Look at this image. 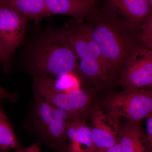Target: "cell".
Here are the masks:
<instances>
[{
  "mask_svg": "<svg viewBox=\"0 0 152 152\" xmlns=\"http://www.w3.org/2000/svg\"><path fill=\"white\" fill-rule=\"evenodd\" d=\"M28 20L0 0V38L12 51L21 43Z\"/></svg>",
  "mask_w": 152,
  "mask_h": 152,
  "instance_id": "cell-8",
  "label": "cell"
},
{
  "mask_svg": "<svg viewBox=\"0 0 152 152\" xmlns=\"http://www.w3.org/2000/svg\"><path fill=\"white\" fill-rule=\"evenodd\" d=\"M67 152H74L72 151H71L70 150H68Z\"/></svg>",
  "mask_w": 152,
  "mask_h": 152,
  "instance_id": "cell-24",
  "label": "cell"
},
{
  "mask_svg": "<svg viewBox=\"0 0 152 152\" xmlns=\"http://www.w3.org/2000/svg\"><path fill=\"white\" fill-rule=\"evenodd\" d=\"M85 19L93 39L115 78L133 51L140 45L137 31L98 1Z\"/></svg>",
  "mask_w": 152,
  "mask_h": 152,
  "instance_id": "cell-1",
  "label": "cell"
},
{
  "mask_svg": "<svg viewBox=\"0 0 152 152\" xmlns=\"http://www.w3.org/2000/svg\"></svg>",
  "mask_w": 152,
  "mask_h": 152,
  "instance_id": "cell-26",
  "label": "cell"
},
{
  "mask_svg": "<svg viewBox=\"0 0 152 152\" xmlns=\"http://www.w3.org/2000/svg\"><path fill=\"white\" fill-rule=\"evenodd\" d=\"M62 31L80 61L79 71L83 78L97 86L105 82L110 74L113 75L84 19H72Z\"/></svg>",
  "mask_w": 152,
  "mask_h": 152,
  "instance_id": "cell-2",
  "label": "cell"
},
{
  "mask_svg": "<svg viewBox=\"0 0 152 152\" xmlns=\"http://www.w3.org/2000/svg\"><path fill=\"white\" fill-rule=\"evenodd\" d=\"M136 35L140 45L152 50V12L140 25Z\"/></svg>",
  "mask_w": 152,
  "mask_h": 152,
  "instance_id": "cell-17",
  "label": "cell"
},
{
  "mask_svg": "<svg viewBox=\"0 0 152 152\" xmlns=\"http://www.w3.org/2000/svg\"><path fill=\"white\" fill-rule=\"evenodd\" d=\"M34 88L35 93L54 107L80 116L88 108L92 100L89 93L83 89L68 92L58 89L50 76L34 75Z\"/></svg>",
  "mask_w": 152,
  "mask_h": 152,
  "instance_id": "cell-5",
  "label": "cell"
},
{
  "mask_svg": "<svg viewBox=\"0 0 152 152\" xmlns=\"http://www.w3.org/2000/svg\"><path fill=\"white\" fill-rule=\"evenodd\" d=\"M0 97L2 99H6L11 102H16L18 101V96L15 94H10L8 92L0 86Z\"/></svg>",
  "mask_w": 152,
  "mask_h": 152,
  "instance_id": "cell-21",
  "label": "cell"
},
{
  "mask_svg": "<svg viewBox=\"0 0 152 152\" xmlns=\"http://www.w3.org/2000/svg\"><path fill=\"white\" fill-rule=\"evenodd\" d=\"M102 106L118 127L123 118L141 122L152 113V92L151 89H130L112 93L103 100Z\"/></svg>",
  "mask_w": 152,
  "mask_h": 152,
  "instance_id": "cell-4",
  "label": "cell"
},
{
  "mask_svg": "<svg viewBox=\"0 0 152 152\" xmlns=\"http://www.w3.org/2000/svg\"><path fill=\"white\" fill-rule=\"evenodd\" d=\"M31 69L34 75L50 77H62L79 71L73 49L62 30L47 38L38 46Z\"/></svg>",
  "mask_w": 152,
  "mask_h": 152,
  "instance_id": "cell-3",
  "label": "cell"
},
{
  "mask_svg": "<svg viewBox=\"0 0 152 152\" xmlns=\"http://www.w3.org/2000/svg\"><path fill=\"white\" fill-rule=\"evenodd\" d=\"M12 52L0 38V62L2 64L4 70L5 72H7L10 70V58Z\"/></svg>",
  "mask_w": 152,
  "mask_h": 152,
  "instance_id": "cell-18",
  "label": "cell"
},
{
  "mask_svg": "<svg viewBox=\"0 0 152 152\" xmlns=\"http://www.w3.org/2000/svg\"><path fill=\"white\" fill-rule=\"evenodd\" d=\"M146 118V136L149 146L152 150V113L149 114Z\"/></svg>",
  "mask_w": 152,
  "mask_h": 152,
  "instance_id": "cell-19",
  "label": "cell"
},
{
  "mask_svg": "<svg viewBox=\"0 0 152 152\" xmlns=\"http://www.w3.org/2000/svg\"><path fill=\"white\" fill-rule=\"evenodd\" d=\"M67 135L68 150L74 152H94L91 137V128L81 117L70 121Z\"/></svg>",
  "mask_w": 152,
  "mask_h": 152,
  "instance_id": "cell-13",
  "label": "cell"
},
{
  "mask_svg": "<svg viewBox=\"0 0 152 152\" xmlns=\"http://www.w3.org/2000/svg\"><path fill=\"white\" fill-rule=\"evenodd\" d=\"M0 97V151L9 152L10 150L21 148L13 128L2 107Z\"/></svg>",
  "mask_w": 152,
  "mask_h": 152,
  "instance_id": "cell-16",
  "label": "cell"
},
{
  "mask_svg": "<svg viewBox=\"0 0 152 152\" xmlns=\"http://www.w3.org/2000/svg\"><path fill=\"white\" fill-rule=\"evenodd\" d=\"M15 152H42L39 142H36L25 148H20L15 150Z\"/></svg>",
  "mask_w": 152,
  "mask_h": 152,
  "instance_id": "cell-20",
  "label": "cell"
},
{
  "mask_svg": "<svg viewBox=\"0 0 152 152\" xmlns=\"http://www.w3.org/2000/svg\"><path fill=\"white\" fill-rule=\"evenodd\" d=\"M28 20L35 22L48 17L45 0H2Z\"/></svg>",
  "mask_w": 152,
  "mask_h": 152,
  "instance_id": "cell-14",
  "label": "cell"
},
{
  "mask_svg": "<svg viewBox=\"0 0 152 152\" xmlns=\"http://www.w3.org/2000/svg\"><path fill=\"white\" fill-rule=\"evenodd\" d=\"M119 144L121 152H152L141 122L125 119L120 122Z\"/></svg>",
  "mask_w": 152,
  "mask_h": 152,
  "instance_id": "cell-11",
  "label": "cell"
},
{
  "mask_svg": "<svg viewBox=\"0 0 152 152\" xmlns=\"http://www.w3.org/2000/svg\"><path fill=\"white\" fill-rule=\"evenodd\" d=\"M47 16L65 15L74 19L86 18L98 0H45Z\"/></svg>",
  "mask_w": 152,
  "mask_h": 152,
  "instance_id": "cell-12",
  "label": "cell"
},
{
  "mask_svg": "<svg viewBox=\"0 0 152 152\" xmlns=\"http://www.w3.org/2000/svg\"><path fill=\"white\" fill-rule=\"evenodd\" d=\"M104 4L136 31L152 12L148 0H104Z\"/></svg>",
  "mask_w": 152,
  "mask_h": 152,
  "instance_id": "cell-10",
  "label": "cell"
},
{
  "mask_svg": "<svg viewBox=\"0 0 152 152\" xmlns=\"http://www.w3.org/2000/svg\"><path fill=\"white\" fill-rule=\"evenodd\" d=\"M0 152H1V151H0Z\"/></svg>",
  "mask_w": 152,
  "mask_h": 152,
  "instance_id": "cell-25",
  "label": "cell"
},
{
  "mask_svg": "<svg viewBox=\"0 0 152 152\" xmlns=\"http://www.w3.org/2000/svg\"><path fill=\"white\" fill-rule=\"evenodd\" d=\"M90 118L92 124L91 137L94 152H105L118 143L119 128L101 108L95 106L91 111Z\"/></svg>",
  "mask_w": 152,
  "mask_h": 152,
  "instance_id": "cell-7",
  "label": "cell"
},
{
  "mask_svg": "<svg viewBox=\"0 0 152 152\" xmlns=\"http://www.w3.org/2000/svg\"><path fill=\"white\" fill-rule=\"evenodd\" d=\"M79 117L80 116L53 106L51 121L39 137L44 143L55 152H67L68 124L70 121Z\"/></svg>",
  "mask_w": 152,
  "mask_h": 152,
  "instance_id": "cell-9",
  "label": "cell"
},
{
  "mask_svg": "<svg viewBox=\"0 0 152 152\" xmlns=\"http://www.w3.org/2000/svg\"><path fill=\"white\" fill-rule=\"evenodd\" d=\"M105 152H121L119 144L118 143L114 145V146L110 148Z\"/></svg>",
  "mask_w": 152,
  "mask_h": 152,
  "instance_id": "cell-22",
  "label": "cell"
},
{
  "mask_svg": "<svg viewBox=\"0 0 152 152\" xmlns=\"http://www.w3.org/2000/svg\"><path fill=\"white\" fill-rule=\"evenodd\" d=\"M34 95L32 121L35 132L39 135L51 121L53 106L37 93Z\"/></svg>",
  "mask_w": 152,
  "mask_h": 152,
  "instance_id": "cell-15",
  "label": "cell"
},
{
  "mask_svg": "<svg viewBox=\"0 0 152 152\" xmlns=\"http://www.w3.org/2000/svg\"><path fill=\"white\" fill-rule=\"evenodd\" d=\"M119 74L118 83L124 90L150 89L152 86V50L137 47Z\"/></svg>",
  "mask_w": 152,
  "mask_h": 152,
  "instance_id": "cell-6",
  "label": "cell"
},
{
  "mask_svg": "<svg viewBox=\"0 0 152 152\" xmlns=\"http://www.w3.org/2000/svg\"><path fill=\"white\" fill-rule=\"evenodd\" d=\"M148 1H149L150 4L152 6V0H148Z\"/></svg>",
  "mask_w": 152,
  "mask_h": 152,
  "instance_id": "cell-23",
  "label": "cell"
}]
</instances>
